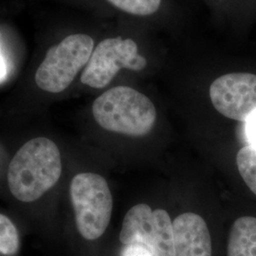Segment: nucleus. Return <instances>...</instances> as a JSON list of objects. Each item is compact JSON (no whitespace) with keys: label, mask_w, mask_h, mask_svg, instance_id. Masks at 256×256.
Instances as JSON below:
<instances>
[{"label":"nucleus","mask_w":256,"mask_h":256,"mask_svg":"<svg viewBox=\"0 0 256 256\" xmlns=\"http://www.w3.org/2000/svg\"><path fill=\"white\" fill-rule=\"evenodd\" d=\"M97 124L108 131L140 137L148 134L155 126V106L144 94L120 86L104 92L92 106Z\"/></svg>","instance_id":"nucleus-2"},{"label":"nucleus","mask_w":256,"mask_h":256,"mask_svg":"<svg viewBox=\"0 0 256 256\" xmlns=\"http://www.w3.org/2000/svg\"><path fill=\"white\" fill-rule=\"evenodd\" d=\"M7 76V66L3 59V56L0 54V82H3Z\"/></svg>","instance_id":"nucleus-15"},{"label":"nucleus","mask_w":256,"mask_h":256,"mask_svg":"<svg viewBox=\"0 0 256 256\" xmlns=\"http://www.w3.org/2000/svg\"><path fill=\"white\" fill-rule=\"evenodd\" d=\"M122 256H153L146 247L138 244L126 246Z\"/></svg>","instance_id":"nucleus-13"},{"label":"nucleus","mask_w":256,"mask_h":256,"mask_svg":"<svg viewBox=\"0 0 256 256\" xmlns=\"http://www.w3.org/2000/svg\"><path fill=\"white\" fill-rule=\"evenodd\" d=\"M61 174V154L57 146L48 138H34L22 146L10 160L7 180L16 200L32 202L52 189Z\"/></svg>","instance_id":"nucleus-1"},{"label":"nucleus","mask_w":256,"mask_h":256,"mask_svg":"<svg viewBox=\"0 0 256 256\" xmlns=\"http://www.w3.org/2000/svg\"><path fill=\"white\" fill-rule=\"evenodd\" d=\"M227 256H256V218L243 216L234 222Z\"/></svg>","instance_id":"nucleus-9"},{"label":"nucleus","mask_w":256,"mask_h":256,"mask_svg":"<svg viewBox=\"0 0 256 256\" xmlns=\"http://www.w3.org/2000/svg\"><path fill=\"white\" fill-rule=\"evenodd\" d=\"M138 52V45L132 39L116 37L102 40L93 50L81 75V82L93 88H102L122 68L142 70L147 60Z\"/></svg>","instance_id":"nucleus-6"},{"label":"nucleus","mask_w":256,"mask_h":256,"mask_svg":"<svg viewBox=\"0 0 256 256\" xmlns=\"http://www.w3.org/2000/svg\"><path fill=\"white\" fill-rule=\"evenodd\" d=\"M238 172L256 196V146L242 147L236 155Z\"/></svg>","instance_id":"nucleus-10"},{"label":"nucleus","mask_w":256,"mask_h":256,"mask_svg":"<svg viewBox=\"0 0 256 256\" xmlns=\"http://www.w3.org/2000/svg\"><path fill=\"white\" fill-rule=\"evenodd\" d=\"M246 134L250 146H256V113L246 122Z\"/></svg>","instance_id":"nucleus-14"},{"label":"nucleus","mask_w":256,"mask_h":256,"mask_svg":"<svg viewBox=\"0 0 256 256\" xmlns=\"http://www.w3.org/2000/svg\"><path fill=\"white\" fill-rule=\"evenodd\" d=\"M214 108L226 118L246 122L256 113V75L238 72L225 74L210 86Z\"/></svg>","instance_id":"nucleus-7"},{"label":"nucleus","mask_w":256,"mask_h":256,"mask_svg":"<svg viewBox=\"0 0 256 256\" xmlns=\"http://www.w3.org/2000/svg\"><path fill=\"white\" fill-rule=\"evenodd\" d=\"M176 256H212V238L205 220L184 212L173 221Z\"/></svg>","instance_id":"nucleus-8"},{"label":"nucleus","mask_w":256,"mask_h":256,"mask_svg":"<svg viewBox=\"0 0 256 256\" xmlns=\"http://www.w3.org/2000/svg\"><path fill=\"white\" fill-rule=\"evenodd\" d=\"M120 241L126 247L138 244L153 256H176L173 221L162 209L152 210L144 203L133 206L122 221Z\"/></svg>","instance_id":"nucleus-5"},{"label":"nucleus","mask_w":256,"mask_h":256,"mask_svg":"<svg viewBox=\"0 0 256 256\" xmlns=\"http://www.w3.org/2000/svg\"><path fill=\"white\" fill-rule=\"evenodd\" d=\"M113 6L134 16H146L155 14L162 0H108Z\"/></svg>","instance_id":"nucleus-12"},{"label":"nucleus","mask_w":256,"mask_h":256,"mask_svg":"<svg viewBox=\"0 0 256 256\" xmlns=\"http://www.w3.org/2000/svg\"><path fill=\"white\" fill-rule=\"evenodd\" d=\"M20 241L18 230L9 218L0 214V252L12 256L18 254Z\"/></svg>","instance_id":"nucleus-11"},{"label":"nucleus","mask_w":256,"mask_h":256,"mask_svg":"<svg viewBox=\"0 0 256 256\" xmlns=\"http://www.w3.org/2000/svg\"><path fill=\"white\" fill-rule=\"evenodd\" d=\"M78 232L86 240L101 238L110 225L113 198L106 178L94 173H81L70 187Z\"/></svg>","instance_id":"nucleus-3"},{"label":"nucleus","mask_w":256,"mask_h":256,"mask_svg":"<svg viewBox=\"0 0 256 256\" xmlns=\"http://www.w3.org/2000/svg\"><path fill=\"white\" fill-rule=\"evenodd\" d=\"M93 48L94 41L86 34L66 36L58 45L52 46L37 68L38 88L50 93L64 92L88 63Z\"/></svg>","instance_id":"nucleus-4"}]
</instances>
